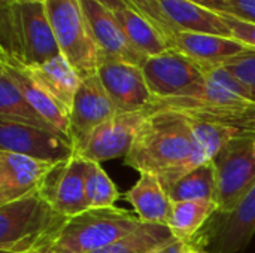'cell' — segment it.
Segmentation results:
<instances>
[{
  "label": "cell",
  "mask_w": 255,
  "mask_h": 253,
  "mask_svg": "<svg viewBox=\"0 0 255 253\" xmlns=\"http://www.w3.org/2000/svg\"><path fill=\"white\" fill-rule=\"evenodd\" d=\"M194 134L185 113L163 109L148 115L124 164L160 177L167 194L185 174L197 169L193 160Z\"/></svg>",
  "instance_id": "6da1fadb"
},
{
  "label": "cell",
  "mask_w": 255,
  "mask_h": 253,
  "mask_svg": "<svg viewBox=\"0 0 255 253\" xmlns=\"http://www.w3.org/2000/svg\"><path fill=\"white\" fill-rule=\"evenodd\" d=\"M60 55L45 3L13 0L0 6V57L24 67Z\"/></svg>",
  "instance_id": "7a4b0ae2"
},
{
  "label": "cell",
  "mask_w": 255,
  "mask_h": 253,
  "mask_svg": "<svg viewBox=\"0 0 255 253\" xmlns=\"http://www.w3.org/2000/svg\"><path fill=\"white\" fill-rule=\"evenodd\" d=\"M67 219L39 192L0 206V253L46 252Z\"/></svg>",
  "instance_id": "3957f363"
},
{
  "label": "cell",
  "mask_w": 255,
  "mask_h": 253,
  "mask_svg": "<svg viewBox=\"0 0 255 253\" xmlns=\"http://www.w3.org/2000/svg\"><path fill=\"white\" fill-rule=\"evenodd\" d=\"M137 215L118 207L88 209L67 219L48 246L46 253H93L137 230Z\"/></svg>",
  "instance_id": "277c9868"
},
{
  "label": "cell",
  "mask_w": 255,
  "mask_h": 253,
  "mask_svg": "<svg viewBox=\"0 0 255 253\" xmlns=\"http://www.w3.org/2000/svg\"><path fill=\"white\" fill-rule=\"evenodd\" d=\"M45 6L60 54L81 79L97 75L100 49L93 37L81 0H48Z\"/></svg>",
  "instance_id": "5b68a950"
},
{
  "label": "cell",
  "mask_w": 255,
  "mask_h": 253,
  "mask_svg": "<svg viewBox=\"0 0 255 253\" xmlns=\"http://www.w3.org/2000/svg\"><path fill=\"white\" fill-rule=\"evenodd\" d=\"M218 212H230L255 183V127L244 128L214 158Z\"/></svg>",
  "instance_id": "8992f818"
},
{
  "label": "cell",
  "mask_w": 255,
  "mask_h": 253,
  "mask_svg": "<svg viewBox=\"0 0 255 253\" xmlns=\"http://www.w3.org/2000/svg\"><path fill=\"white\" fill-rule=\"evenodd\" d=\"M255 234V183L226 213H215L191 245L208 253H241Z\"/></svg>",
  "instance_id": "52a82bcc"
},
{
  "label": "cell",
  "mask_w": 255,
  "mask_h": 253,
  "mask_svg": "<svg viewBox=\"0 0 255 253\" xmlns=\"http://www.w3.org/2000/svg\"><path fill=\"white\" fill-rule=\"evenodd\" d=\"M142 70L155 100L182 95L188 89L206 82L205 66L175 48L148 57Z\"/></svg>",
  "instance_id": "ba28073f"
},
{
  "label": "cell",
  "mask_w": 255,
  "mask_h": 253,
  "mask_svg": "<svg viewBox=\"0 0 255 253\" xmlns=\"http://www.w3.org/2000/svg\"><path fill=\"white\" fill-rule=\"evenodd\" d=\"M88 173V161L79 155L55 164L42 186L39 195L60 215L72 218L88 210L85 197V179Z\"/></svg>",
  "instance_id": "9c48e42d"
},
{
  "label": "cell",
  "mask_w": 255,
  "mask_h": 253,
  "mask_svg": "<svg viewBox=\"0 0 255 253\" xmlns=\"http://www.w3.org/2000/svg\"><path fill=\"white\" fill-rule=\"evenodd\" d=\"M148 115V110L117 113L99 125L85 142L76 148V155L97 164L120 157L124 158Z\"/></svg>",
  "instance_id": "30bf717a"
},
{
  "label": "cell",
  "mask_w": 255,
  "mask_h": 253,
  "mask_svg": "<svg viewBox=\"0 0 255 253\" xmlns=\"http://www.w3.org/2000/svg\"><path fill=\"white\" fill-rule=\"evenodd\" d=\"M97 76L118 113L146 110L154 101L140 66L100 55Z\"/></svg>",
  "instance_id": "8fae6325"
},
{
  "label": "cell",
  "mask_w": 255,
  "mask_h": 253,
  "mask_svg": "<svg viewBox=\"0 0 255 253\" xmlns=\"http://www.w3.org/2000/svg\"><path fill=\"white\" fill-rule=\"evenodd\" d=\"M0 151L27 155L49 164L67 161L76 154L73 142L61 133L3 121H0Z\"/></svg>",
  "instance_id": "7c38bea8"
},
{
  "label": "cell",
  "mask_w": 255,
  "mask_h": 253,
  "mask_svg": "<svg viewBox=\"0 0 255 253\" xmlns=\"http://www.w3.org/2000/svg\"><path fill=\"white\" fill-rule=\"evenodd\" d=\"M118 112L97 75L82 79L70 110V137L76 148L103 122Z\"/></svg>",
  "instance_id": "4fadbf2b"
},
{
  "label": "cell",
  "mask_w": 255,
  "mask_h": 253,
  "mask_svg": "<svg viewBox=\"0 0 255 253\" xmlns=\"http://www.w3.org/2000/svg\"><path fill=\"white\" fill-rule=\"evenodd\" d=\"M81 4L100 55L142 67L148 57L131 45L114 12L94 0H81Z\"/></svg>",
  "instance_id": "5bb4252c"
},
{
  "label": "cell",
  "mask_w": 255,
  "mask_h": 253,
  "mask_svg": "<svg viewBox=\"0 0 255 253\" xmlns=\"http://www.w3.org/2000/svg\"><path fill=\"white\" fill-rule=\"evenodd\" d=\"M54 166L27 155L0 151V206L37 192Z\"/></svg>",
  "instance_id": "9a60e30c"
},
{
  "label": "cell",
  "mask_w": 255,
  "mask_h": 253,
  "mask_svg": "<svg viewBox=\"0 0 255 253\" xmlns=\"http://www.w3.org/2000/svg\"><path fill=\"white\" fill-rule=\"evenodd\" d=\"M173 48L203 66H220L254 48L235 39L206 33L178 31Z\"/></svg>",
  "instance_id": "2e32d148"
},
{
  "label": "cell",
  "mask_w": 255,
  "mask_h": 253,
  "mask_svg": "<svg viewBox=\"0 0 255 253\" xmlns=\"http://www.w3.org/2000/svg\"><path fill=\"white\" fill-rule=\"evenodd\" d=\"M0 69H3L10 76V79L16 84V86L24 94V97L30 101V104L55 130H58L61 134H64L66 137H69L72 140L69 113L58 104V101L49 92H46L27 73V70L21 64H18V63H15L12 60H7L4 57H0Z\"/></svg>",
  "instance_id": "e0dca14e"
},
{
  "label": "cell",
  "mask_w": 255,
  "mask_h": 253,
  "mask_svg": "<svg viewBox=\"0 0 255 253\" xmlns=\"http://www.w3.org/2000/svg\"><path fill=\"white\" fill-rule=\"evenodd\" d=\"M126 200L133 206L137 218L143 224H169L173 201L158 176L140 173L134 186L126 192Z\"/></svg>",
  "instance_id": "ac0fdd59"
},
{
  "label": "cell",
  "mask_w": 255,
  "mask_h": 253,
  "mask_svg": "<svg viewBox=\"0 0 255 253\" xmlns=\"http://www.w3.org/2000/svg\"><path fill=\"white\" fill-rule=\"evenodd\" d=\"M24 69L70 115L75 95L82 82L81 76L70 66V63L60 54L42 64Z\"/></svg>",
  "instance_id": "d6986e66"
},
{
  "label": "cell",
  "mask_w": 255,
  "mask_h": 253,
  "mask_svg": "<svg viewBox=\"0 0 255 253\" xmlns=\"http://www.w3.org/2000/svg\"><path fill=\"white\" fill-rule=\"evenodd\" d=\"M163 12L179 31L233 37L221 13L190 0H158Z\"/></svg>",
  "instance_id": "ffe728a7"
},
{
  "label": "cell",
  "mask_w": 255,
  "mask_h": 253,
  "mask_svg": "<svg viewBox=\"0 0 255 253\" xmlns=\"http://www.w3.org/2000/svg\"><path fill=\"white\" fill-rule=\"evenodd\" d=\"M0 121L60 133L30 104L3 69H0Z\"/></svg>",
  "instance_id": "44dd1931"
},
{
  "label": "cell",
  "mask_w": 255,
  "mask_h": 253,
  "mask_svg": "<svg viewBox=\"0 0 255 253\" xmlns=\"http://www.w3.org/2000/svg\"><path fill=\"white\" fill-rule=\"evenodd\" d=\"M218 212L217 201L209 200H193L173 203L172 215L167 227L173 237L184 243H191L205 225Z\"/></svg>",
  "instance_id": "7402d4cb"
},
{
  "label": "cell",
  "mask_w": 255,
  "mask_h": 253,
  "mask_svg": "<svg viewBox=\"0 0 255 253\" xmlns=\"http://www.w3.org/2000/svg\"><path fill=\"white\" fill-rule=\"evenodd\" d=\"M114 15L121 24L131 45L137 51H140L143 55L146 57L158 55L170 48L169 42L158 31V28L152 22H149L146 18L131 10L130 7L115 10Z\"/></svg>",
  "instance_id": "603a6c76"
},
{
  "label": "cell",
  "mask_w": 255,
  "mask_h": 253,
  "mask_svg": "<svg viewBox=\"0 0 255 253\" xmlns=\"http://www.w3.org/2000/svg\"><path fill=\"white\" fill-rule=\"evenodd\" d=\"M169 197L173 203L193 201V200H209L217 201L218 185L214 163H206L196 170L181 177L170 189ZM218 204V203H217Z\"/></svg>",
  "instance_id": "cb8c5ba5"
},
{
  "label": "cell",
  "mask_w": 255,
  "mask_h": 253,
  "mask_svg": "<svg viewBox=\"0 0 255 253\" xmlns=\"http://www.w3.org/2000/svg\"><path fill=\"white\" fill-rule=\"evenodd\" d=\"M170 228L160 224H142L137 230L112 243L111 246L93 253H149L173 243Z\"/></svg>",
  "instance_id": "d4e9b609"
},
{
  "label": "cell",
  "mask_w": 255,
  "mask_h": 253,
  "mask_svg": "<svg viewBox=\"0 0 255 253\" xmlns=\"http://www.w3.org/2000/svg\"><path fill=\"white\" fill-rule=\"evenodd\" d=\"M188 118L194 134V145L206 163L214 161V158L221 152V149L244 130L241 127L203 121L194 116Z\"/></svg>",
  "instance_id": "484cf974"
},
{
  "label": "cell",
  "mask_w": 255,
  "mask_h": 253,
  "mask_svg": "<svg viewBox=\"0 0 255 253\" xmlns=\"http://www.w3.org/2000/svg\"><path fill=\"white\" fill-rule=\"evenodd\" d=\"M85 197L88 209L114 207L120 198V192L108 176V173L97 163L88 161V173L85 179Z\"/></svg>",
  "instance_id": "4316f807"
},
{
  "label": "cell",
  "mask_w": 255,
  "mask_h": 253,
  "mask_svg": "<svg viewBox=\"0 0 255 253\" xmlns=\"http://www.w3.org/2000/svg\"><path fill=\"white\" fill-rule=\"evenodd\" d=\"M123 1L127 4V7H130L131 10L146 18L149 22H152L158 28V31L166 37L170 48H173L175 36L179 30L166 16L158 0H123Z\"/></svg>",
  "instance_id": "83f0119b"
},
{
  "label": "cell",
  "mask_w": 255,
  "mask_h": 253,
  "mask_svg": "<svg viewBox=\"0 0 255 253\" xmlns=\"http://www.w3.org/2000/svg\"><path fill=\"white\" fill-rule=\"evenodd\" d=\"M220 66L227 69L235 78H238L248 88L255 103V49L239 54Z\"/></svg>",
  "instance_id": "f1b7e54d"
},
{
  "label": "cell",
  "mask_w": 255,
  "mask_h": 253,
  "mask_svg": "<svg viewBox=\"0 0 255 253\" xmlns=\"http://www.w3.org/2000/svg\"><path fill=\"white\" fill-rule=\"evenodd\" d=\"M188 116H194V118H199V119H203V121H211V122H220V124H226V125L248 128V127H255V103L245 106L241 110L208 112V113H196V115H188Z\"/></svg>",
  "instance_id": "f546056e"
},
{
  "label": "cell",
  "mask_w": 255,
  "mask_h": 253,
  "mask_svg": "<svg viewBox=\"0 0 255 253\" xmlns=\"http://www.w3.org/2000/svg\"><path fill=\"white\" fill-rule=\"evenodd\" d=\"M221 16L224 18V21L227 22V25L232 30V34L235 39L247 43L248 46L255 49V24L253 22H247L244 19H239L230 13H221Z\"/></svg>",
  "instance_id": "4dcf8cb0"
},
{
  "label": "cell",
  "mask_w": 255,
  "mask_h": 253,
  "mask_svg": "<svg viewBox=\"0 0 255 253\" xmlns=\"http://www.w3.org/2000/svg\"><path fill=\"white\" fill-rule=\"evenodd\" d=\"M232 6V15L255 24V0H227Z\"/></svg>",
  "instance_id": "1f68e13d"
},
{
  "label": "cell",
  "mask_w": 255,
  "mask_h": 253,
  "mask_svg": "<svg viewBox=\"0 0 255 253\" xmlns=\"http://www.w3.org/2000/svg\"><path fill=\"white\" fill-rule=\"evenodd\" d=\"M190 1H194L197 4L208 7L218 13H230L232 15V6L227 0H190Z\"/></svg>",
  "instance_id": "d6a6232c"
},
{
  "label": "cell",
  "mask_w": 255,
  "mask_h": 253,
  "mask_svg": "<svg viewBox=\"0 0 255 253\" xmlns=\"http://www.w3.org/2000/svg\"><path fill=\"white\" fill-rule=\"evenodd\" d=\"M190 243H184V242H179V240H175L173 243L164 246V248H160L157 251H152L149 253H185L187 248H188Z\"/></svg>",
  "instance_id": "836d02e7"
},
{
  "label": "cell",
  "mask_w": 255,
  "mask_h": 253,
  "mask_svg": "<svg viewBox=\"0 0 255 253\" xmlns=\"http://www.w3.org/2000/svg\"><path fill=\"white\" fill-rule=\"evenodd\" d=\"M100 4H103L105 7H108L109 10L115 12V10H120V9H124L127 7V4L123 1V0H94Z\"/></svg>",
  "instance_id": "e575fe53"
},
{
  "label": "cell",
  "mask_w": 255,
  "mask_h": 253,
  "mask_svg": "<svg viewBox=\"0 0 255 253\" xmlns=\"http://www.w3.org/2000/svg\"><path fill=\"white\" fill-rule=\"evenodd\" d=\"M185 253H208V252L190 243V245H188V248H187V251H185Z\"/></svg>",
  "instance_id": "d590c367"
},
{
  "label": "cell",
  "mask_w": 255,
  "mask_h": 253,
  "mask_svg": "<svg viewBox=\"0 0 255 253\" xmlns=\"http://www.w3.org/2000/svg\"><path fill=\"white\" fill-rule=\"evenodd\" d=\"M13 0H0V6H3V4H7V3H12Z\"/></svg>",
  "instance_id": "8d00e7d4"
},
{
  "label": "cell",
  "mask_w": 255,
  "mask_h": 253,
  "mask_svg": "<svg viewBox=\"0 0 255 253\" xmlns=\"http://www.w3.org/2000/svg\"><path fill=\"white\" fill-rule=\"evenodd\" d=\"M25 1H37V3H46L48 0H25Z\"/></svg>",
  "instance_id": "74e56055"
},
{
  "label": "cell",
  "mask_w": 255,
  "mask_h": 253,
  "mask_svg": "<svg viewBox=\"0 0 255 253\" xmlns=\"http://www.w3.org/2000/svg\"><path fill=\"white\" fill-rule=\"evenodd\" d=\"M24 253H46L45 251H30V252H24Z\"/></svg>",
  "instance_id": "f35d334b"
}]
</instances>
